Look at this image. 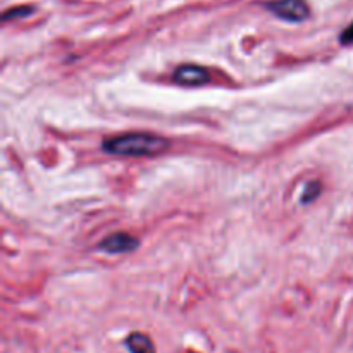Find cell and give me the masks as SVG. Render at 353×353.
<instances>
[{"instance_id": "4", "label": "cell", "mask_w": 353, "mask_h": 353, "mask_svg": "<svg viewBox=\"0 0 353 353\" xmlns=\"http://www.w3.org/2000/svg\"><path fill=\"white\" fill-rule=\"evenodd\" d=\"M99 248L105 254L110 255H119V254H128V252H133L138 248V240L134 236H131L130 233H116L107 236L102 243L99 245Z\"/></svg>"}, {"instance_id": "1", "label": "cell", "mask_w": 353, "mask_h": 353, "mask_svg": "<svg viewBox=\"0 0 353 353\" xmlns=\"http://www.w3.org/2000/svg\"><path fill=\"white\" fill-rule=\"evenodd\" d=\"M169 147L165 138L150 133H126L103 140L102 148L107 154L124 155V157H145V155L162 154Z\"/></svg>"}, {"instance_id": "8", "label": "cell", "mask_w": 353, "mask_h": 353, "mask_svg": "<svg viewBox=\"0 0 353 353\" xmlns=\"http://www.w3.org/2000/svg\"><path fill=\"white\" fill-rule=\"evenodd\" d=\"M340 43L341 45H350V43H353V23L350 24V26H347L343 31H341Z\"/></svg>"}, {"instance_id": "2", "label": "cell", "mask_w": 353, "mask_h": 353, "mask_svg": "<svg viewBox=\"0 0 353 353\" xmlns=\"http://www.w3.org/2000/svg\"><path fill=\"white\" fill-rule=\"evenodd\" d=\"M264 7L279 19L290 21V23H302L309 17L310 12L305 0H269L264 3Z\"/></svg>"}, {"instance_id": "7", "label": "cell", "mask_w": 353, "mask_h": 353, "mask_svg": "<svg viewBox=\"0 0 353 353\" xmlns=\"http://www.w3.org/2000/svg\"><path fill=\"white\" fill-rule=\"evenodd\" d=\"M33 7L31 6H19V7H12V9L6 10L2 16L3 21H10V19H16V17H23L28 16V14L33 12Z\"/></svg>"}, {"instance_id": "3", "label": "cell", "mask_w": 353, "mask_h": 353, "mask_svg": "<svg viewBox=\"0 0 353 353\" xmlns=\"http://www.w3.org/2000/svg\"><path fill=\"white\" fill-rule=\"evenodd\" d=\"M174 81L183 86H202L210 81V74L207 69L195 64L179 65L174 71Z\"/></svg>"}, {"instance_id": "6", "label": "cell", "mask_w": 353, "mask_h": 353, "mask_svg": "<svg viewBox=\"0 0 353 353\" xmlns=\"http://www.w3.org/2000/svg\"><path fill=\"white\" fill-rule=\"evenodd\" d=\"M321 183L319 181H310L305 185V192H303V196H302V203H312L314 200L317 199V196L321 195Z\"/></svg>"}, {"instance_id": "5", "label": "cell", "mask_w": 353, "mask_h": 353, "mask_svg": "<svg viewBox=\"0 0 353 353\" xmlns=\"http://www.w3.org/2000/svg\"><path fill=\"white\" fill-rule=\"evenodd\" d=\"M126 347L131 353H155V345L147 334L133 333L128 336Z\"/></svg>"}]
</instances>
